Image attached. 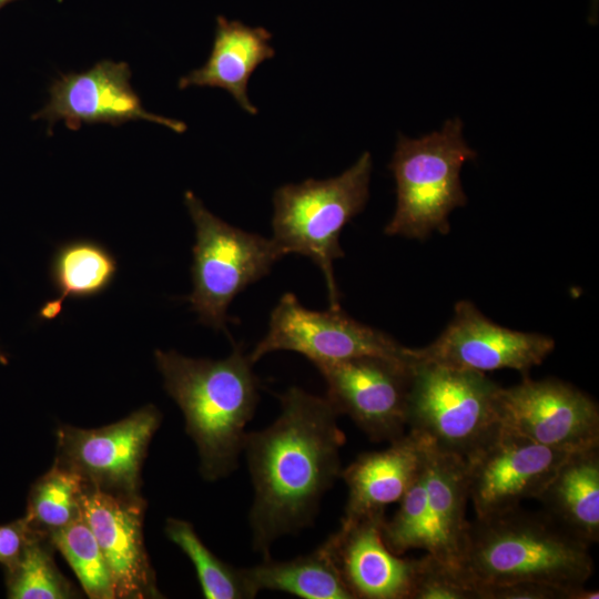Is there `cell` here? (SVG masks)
<instances>
[{"label": "cell", "mask_w": 599, "mask_h": 599, "mask_svg": "<svg viewBox=\"0 0 599 599\" xmlns=\"http://www.w3.org/2000/svg\"><path fill=\"white\" fill-rule=\"evenodd\" d=\"M12 1H16V0H0V9H2L4 6H7L8 3Z\"/></svg>", "instance_id": "4dcf8cb0"}, {"label": "cell", "mask_w": 599, "mask_h": 599, "mask_svg": "<svg viewBox=\"0 0 599 599\" xmlns=\"http://www.w3.org/2000/svg\"><path fill=\"white\" fill-rule=\"evenodd\" d=\"M184 204L195 227L193 288L186 301L201 324L225 331L234 297L267 275L284 255L272 237L226 223L192 191L185 192Z\"/></svg>", "instance_id": "52a82bcc"}, {"label": "cell", "mask_w": 599, "mask_h": 599, "mask_svg": "<svg viewBox=\"0 0 599 599\" xmlns=\"http://www.w3.org/2000/svg\"><path fill=\"white\" fill-rule=\"evenodd\" d=\"M499 425L540 445L576 451L599 445V407L585 392L557 378L499 387Z\"/></svg>", "instance_id": "30bf717a"}, {"label": "cell", "mask_w": 599, "mask_h": 599, "mask_svg": "<svg viewBox=\"0 0 599 599\" xmlns=\"http://www.w3.org/2000/svg\"><path fill=\"white\" fill-rule=\"evenodd\" d=\"M424 476L426 518L422 549L458 567L469 522L466 520L469 498L465 459L427 445Z\"/></svg>", "instance_id": "ac0fdd59"}, {"label": "cell", "mask_w": 599, "mask_h": 599, "mask_svg": "<svg viewBox=\"0 0 599 599\" xmlns=\"http://www.w3.org/2000/svg\"><path fill=\"white\" fill-rule=\"evenodd\" d=\"M459 118L410 139L399 133L388 165L396 183V209L385 234L424 240L449 232V214L467 203L460 171L477 156L463 135Z\"/></svg>", "instance_id": "5b68a950"}, {"label": "cell", "mask_w": 599, "mask_h": 599, "mask_svg": "<svg viewBox=\"0 0 599 599\" xmlns=\"http://www.w3.org/2000/svg\"><path fill=\"white\" fill-rule=\"evenodd\" d=\"M146 502L141 496L108 493L85 485L82 516L109 567L116 598H160L143 542Z\"/></svg>", "instance_id": "9a60e30c"}, {"label": "cell", "mask_w": 599, "mask_h": 599, "mask_svg": "<svg viewBox=\"0 0 599 599\" xmlns=\"http://www.w3.org/2000/svg\"><path fill=\"white\" fill-rule=\"evenodd\" d=\"M478 599H598V590L586 586L559 587L542 582H512L477 587Z\"/></svg>", "instance_id": "83f0119b"}, {"label": "cell", "mask_w": 599, "mask_h": 599, "mask_svg": "<svg viewBox=\"0 0 599 599\" xmlns=\"http://www.w3.org/2000/svg\"><path fill=\"white\" fill-rule=\"evenodd\" d=\"M280 403L270 426L246 433L242 451L254 489L252 546L264 559L278 538L313 524L323 496L341 478L345 443L326 397L294 386Z\"/></svg>", "instance_id": "6da1fadb"}, {"label": "cell", "mask_w": 599, "mask_h": 599, "mask_svg": "<svg viewBox=\"0 0 599 599\" xmlns=\"http://www.w3.org/2000/svg\"><path fill=\"white\" fill-rule=\"evenodd\" d=\"M164 388L185 419V430L196 445L200 471L214 481L238 466L260 399V379L241 344L223 359L192 358L175 351L156 349Z\"/></svg>", "instance_id": "7a4b0ae2"}, {"label": "cell", "mask_w": 599, "mask_h": 599, "mask_svg": "<svg viewBox=\"0 0 599 599\" xmlns=\"http://www.w3.org/2000/svg\"><path fill=\"white\" fill-rule=\"evenodd\" d=\"M555 341L544 334L502 327L469 301H459L443 333L429 345L409 348L413 359L479 373L514 369L528 376L552 353Z\"/></svg>", "instance_id": "4fadbf2b"}, {"label": "cell", "mask_w": 599, "mask_h": 599, "mask_svg": "<svg viewBox=\"0 0 599 599\" xmlns=\"http://www.w3.org/2000/svg\"><path fill=\"white\" fill-rule=\"evenodd\" d=\"M165 534L192 561L206 599H251L257 592L245 568H236L216 557L200 539L192 524L169 518Z\"/></svg>", "instance_id": "603a6c76"}, {"label": "cell", "mask_w": 599, "mask_h": 599, "mask_svg": "<svg viewBox=\"0 0 599 599\" xmlns=\"http://www.w3.org/2000/svg\"><path fill=\"white\" fill-rule=\"evenodd\" d=\"M598 6H599V0H591L589 22L592 24H597L598 22Z\"/></svg>", "instance_id": "f546056e"}, {"label": "cell", "mask_w": 599, "mask_h": 599, "mask_svg": "<svg viewBox=\"0 0 599 599\" xmlns=\"http://www.w3.org/2000/svg\"><path fill=\"white\" fill-rule=\"evenodd\" d=\"M271 39L272 33L263 27H250L219 16L207 61L182 77L177 82L179 89L221 88L227 91L246 113L257 114V108L248 99L247 87L257 67L275 55V50L270 44Z\"/></svg>", "instance_id": "d6986e66"}, {"label": "cell", "mask_w": 599, "mask_h": 599, "mask_svg": "<svg viewBox=\"0 0 599 599\" xmlns=\"http://www.w3.org/2000/svg\"><path fill=\"white\" fill-rule=\"evenodd\" d=\"M161 419L159 409L146 405L100 428L63 425L57 430L55 461L78 473L88 486L139 496L141 467Z\"/></svg>", "instance_id": "7c38bea8"}, {"label": "cell", "mask_w": 599, "mask_h": 599, "mask_svg": "<svg viewBox=\"0 0 599 599\" xmlns=\"http://www.w3.org/2000/svg\"><path fill=\"white\" fill-rule=\"evenodd\" d=\"M384 519L364 518L326 539L354 599H410L418 559L402 558L387 547Z\"/></svg>", "instance_id": "2e32d148"}, {"label": "cell", "mask_w": 599, "mask_h": 599, "mask_svg": "<svg viewBox=\"0 0 599 599\" xmlns=\"http://www.w3.org/2000/svg\"><path fill=\"white\" fill-rule=\"evenodd\" d=\"M410 599H478V592L459 567L426 554L417 560Z\"/></svg>", "instance_id": "4316f807"}, {"label": "cell", "mask_w": 599, "mask_h": 599, "mask_svg": "<svg viewBox=\"0 0 599 599\" xmlns=\"http://www.w3.org/2000/svg\"><path fill=\"white\" fill-rule=\"evenodd\" d=\"M410 359L359 356L315 365L326 398L374 441L392 443L407 432Z\"/></svg>", "instance_id": "9c48e42d"}, {"label": "cell", "mask_w": 599, "mask_h": 599, "mask_svg": "<svg viewBox=\"0 0 599 599\" xmlns=\"http://www.w3.org/2000/svg\"><path fill=\"white\" fill-rule=\"evenodd\" d=\"M85 483L72 469L54 461L52 468L32 486L27 519L39 534L50 536L81 515Z\"/></svg>", "instance_id": "cb8c5ba5"}, {"label": "cell", "mask_w": 599, "mask_h": 599, "mask_svg": "<svg viewBox=\"0 0 599 599\" xmlns=\"http://www.w3.org/2000/svg\"><path fill=\"white\" fill-rule=\"evenodd\" d=\"M389 444L385 449L361 454L342 469L348 495L339 527L384 515L385 508L399 502L419 475L427 445L409 432Z\"/></svg>", "instance_id": "e0dca14e"}, {"label": "cell", "mask_w": 599, "mask_h": 599, "mask_svg": "<svg viewBox=\"0 0 599 599\" xmlns=\"http://www.w3.org/2000/svg\"><path fill=\"white\" fill-rule=\"evenodd\" d=\"M130 78L128 63L111 60H101L81 73L63 74L50 85L49 101L32 119L45 120L50 125L63 121L73 131L82 123L116 126L136 120L164 125L175 133L186 131L184 122L146 111Z\"/></svg>", "instance_id": "5bb4252c"}, {"label": "cell", "mask_w": 599, "mask_h": 599, "mask_svg": "<svg viewBox=\"0 0 599 599\" xmlns=\"http://www.w3.org/2000/svg\"><path fill=\"white\" fill-rule=\"evenodd\" d=\"M499 387L485 373L412 358L407 432L440 453L467 459L500 427Z\"/></svg>", "instance_id": "8992f818"}, {"label": "cell", "mask_w": 599, "mask_h": 599, "mask_svg": "<svg viewBox=\"0 0 599 599\" xmlns=\"http://www.w3.org/2000/svg\"><path fill=\"white\" fill-rule=\"evenodd\" d=\"M544 512L587 545L599 541V445L572 451L537 498Z\"/></svg>", "instance_id": "ffe728a7"}, {"label": "cell", "mask_w": 599, "mask_h": 599, "mask_svg": "<svg viewBox=\"0 0 599 599\" xmlns=\"http://www.w3.org/2000/svg\"><path fill=\"white\" fill-rule=\"evenodd\" d=\"M8 359L6 357V355L0 351V363L2 364H7Z\"/></svg>", "instance_id": "1f68e13d"}, {"label": "cell", "mask_w": 599, "mask_h": 599, "mask_svg": "<svg viewBox=\"0 0 599 599\" xmlns=\"http://www.w3.org/2000/svg\"><path fill=\"white\" fill-rule=\"evenodd\" d=\"M48 536L38 534L8 571V597L12 599H65L73 587L58 570Z\"/></svg>", "instance_id": "484cf974"}, {"label": "cell", "mask_w": 599, "mask_h": 599, "mask_svg": "<svg viewBox=\"0 0 599 599\" xmlns=\"http://www.w3.org/2000/svg\"><path fill=\"white\" fill-rule=\"evenodd\" d=\"M49 538L63 555L89 598H116L109 567L82 511Z\"/></svg>", "instance_id": "d4e9b609"}, {"label": "cell", "mask_w": 599, "mask_h": 599, "mask_svg": "<svg viewBox=\"0 0 599 599\" xmlns=\"http://www.w3.org/2000/svg\"><path fill=\"white\" fill-rule=\"evenodd\" d=\"M571 453L540 445L500 426L465 459L468 498L476 518L497 516L520 507L527 499H537Z\"/></svg>", "instance_id": "8fae6325"}, {"label": "cell", "mask_w": 599, "mask_h": 599, "mask_svg": "<svg viewBox=\"0 0 599 599\" xmlns=\"http://www.w3.org/2000/svg\"><path fill=\"white\" fill-rule=\"evenodd\" d=\"M37 532L24 516L0 526V564L9 570L21 557L24 548ZM41 535V534H40Z\"/></svg>", "instance_id": "f1b7e54d"}, {"label": "cell", "mask_w": 599, "mask_h": 599, "mask_svg": "<svg viewBox=\"0 0 599 599\" xmlns=\"http://www.w3.org/2000/svg\"><path fill=\"white\" fill-rule=\"evenodd\" d=\"M277 351H291L314 365L359 356L410 359L408 347L388 334L348 316L342 307L313 311L285 293L271 312L266 335L248 354L253 364Z\"/></svg>", "instance_id": "ba28073f"}, {"label": "cell", "mask_w": 599, "mask_h": 599, "mask_svg": "<svg viewBox=\"0 0 599 599\" xmlns=\"http://www.w3.org/2000/svg\"><path fill=\"white\" fill-rule=\"evenodd\" d=\"M118 273V261L103 244L75 238L60 244L53 253L50 278L58 296L44 303L39 311L41 319L60 315L69 298H88L104 293Z\"/></svg>", "instance_id": "44dd1931"}, {"label": "cell", "mask_w": 599, "mask_h": 599, "mask_svg": "<svg viewBox=\"0 0 599 599\" xmlns=\"http://www.w3.org/2000/svg\"><path fill=\"white\" fill-rule=\"evenodd\" d=\"M589 547L544 511L518 507L469 521L458 567L476 587L530 581L578 588L593 572Z\"/></svg>", "instance_id": "3957f363"}, {"label": "cell", "mask_w": 599, "mask_h": 599, "mask_svg": "<svg viewBox=\"0 0 599 599\" xmlns=\"http://www.w3.org/2000/svg\"><path fill=\"white\" fill-rule=\"evenodd\" d=\"M372 167L364 152L337 176L284 184L273 194L272 240L283 255L300 254L319 267L333 308L341 307L333 267L344 256L339 235L368 201Z\"/></svg>", "instance_id": "277c9868"}, {"label": "cell", "mask_w": 599, "mask_h": 599, "mask_svg": "<svg viewBox=\"0 0 599 599\" xmlns=\"http://www.w3.org/2000/svg\"><path fill=\"white\" fill-rule=\"evenodd\" d=\"M245 570L257 593L277 590L304 599H354L327 540L307 555L283 561L270 557Z\"/></svg>", "instance_id": "7402d4cb"}]
</instances>
